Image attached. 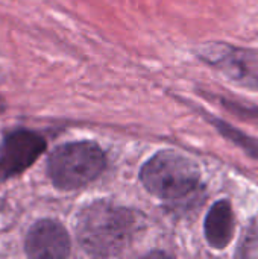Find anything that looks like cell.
Wrapping results in <instances>:
<instances>
[{
  "label": "cell",
  "mask_w": 258,
  "mask_h": 259,
  "mask_svg": "<svg viewBox=\"0 0 258 259\" xmlns=\"http://www.w3.org/2000/svg\"><path fill=\"white\" fill-rule=\"evenodd\" d=\"M106 167L103 150L93 141L58 146L47 159V175L58 190L71 191L96 181Z\"/></svg>",
  "instance_id": "3"
},
{
  "label": "cell",
  "mask_w": 258,
  "mask_h": 259,
  "mask_svg": "<svg viewBox=\"0 0 258 259\" xmlns=\"http://www.w3.org/2000/svg\"><path fill=\"white\" fill-rule=\"evenodd\" d=\"M135 231V214L108 200L87 205L76 219L78 243L87 255L96 258L123 253L134 240Z\"/></svg>",
  "instance_id": "1"
},
{
  "label": "cell",
  "mask_w": 258,
  "mask_h": 259,
  "mask_svg": "<svg viewBox=\"0 0 258 259\" xmlns=\"http://www.w3.org/2000/svg\"><path fill=\"white\" fill-rule=\"evenodd\" d=\"M47 147L43 135L29 129L8 132L0 141V181L12 179L29 167L44 153Z\"/></svg>",
  "instance_id": "4"
},
{
  "label": "cell",
  "mask_w": 258,
  "mask_h": 259,
  "mask_svg": "<svg viewBox=\"0 0 258 259\" xmlns=\"http://www.w3.org/2000/svg\"><path fill=\"white\" fill-rule=\"evenodd\" d=\"M204 232L207 243L216 250H224L230 244L234 234V217L228 200H219L210 208L205 217Z\"/></svg>",
  "instance_id": "7"
},
{
  "label": "cell",
  "mask_w": 258,
  "mask_h": 259,
  "mask_svg": "<svg viewBox=\"0 0 258 259\" xmlns=\"http://www.w3.org/2000/svg\"><path fill=\"white\" fill-rule=\"evenodd\" d=\"M140 181L152 196L172 208H187L202 193L199 167L175 150H161L146 161Z\"/></svg>",
  "instance_id": "2"
},
{
  "label": "cell",
  "mask_w": 258,
  "mask_h": 259,
  "mask_svg": "<svg viewBox=\"0 0 258 259\" xmlns=\"http://www.w3.org/2000/svg\"><path fill=\"white\" fill-rule=\"evenodd\" d=\"M70 235L56 220H38L26 234L24 250L29 258L62 259L70 255Z\"/></svg>",
  "instance_id": "6"
},
{
  "label": "cell",
  "mask_w": 258,
  "mask_h": 259,
  "mask_svg": "<svg viewBox=\"0 0 258 259\" xmlns=\"http://www.w3.org/2000/svg\"><path fill=\"white\" fill-rule=\"evenodd\" d=\"M211 121H213V124L216 126V129H217L219 132H222L225 137H228V138H230L231 141H234L237 146H240L242 149H245L251 156H254V158H257L258 159V144L252 140V138H249V137L245 135L243 132L234 129L233 126H230L228 123H225V121H222V120L211 118Z\"/></svg>",
  "instance_id": "8"
},
{
  "label": "cell",
  "mask_w": 258,
  "mask_h": 259,
  "mask_svg": "<svg viewBox=\"0 0 258 259\" xmlns=\"http://www.w3.org/2000/svg\"><path fill=\"white\" fill-rule=\"evenodd\" d=\"M198 55L231 80L249 88H258L257 55L225 42L205 44L198 50Z\"/></svg>",
  "instance_id": "5"
}]
</instances>
